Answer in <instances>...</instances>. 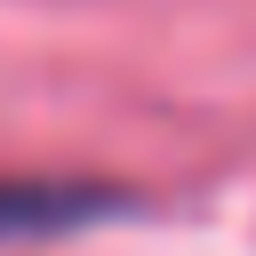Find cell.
Here are the masks:
<instances>
[{"label":"cell","mask_w":256,"mask_h":256,"mask_svg":"<svg viewBox=\"0 0 256 256\" xmlns=\"http://www.w3.org/2000/svg\"><path fill=\"white\" fill-rule=\"evenodd\" d=\"M128 208V184H72V176H0V240L80 232Z\"/></svg>","instance_id":"1"}]
</instances>
